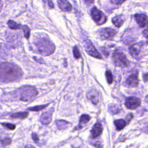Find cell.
<instances>
[{"instance_id":"obj_1","label":"cell","mask_w":148,"mask_h":148,"mask_svg":"<svg viewBox=\"0 0 148 148\" xmlns=\"http://www.w3.org/2000/svg\"><path fill=\"white\" fill-rule=\"evenodd\" d=\"M22 72L16 65L10 62H2L1 65V82H12L20 78Z\"/></svg>"},{"instance_id":"obj_24","label":"cell","mask_w":148,"mask_h":148,"mask_svg":"<svg viewBox=\"0 0 148 148\" xmlns=\"http://www.w3.org/2000/svg\"><path fill=\"white\" fill-rule=\"evenodd\" d=\"M23 30L24 32V36L26 39H28L29 38L30 35V29L29 27L27 25H24L23 26Z\"/></svg>"},{"instance_id":"obj_20","label":"cell","mask_w":148,"mask_h":148,"mask_svg":"<svg viewBox=\"0 0 148 148\" xmlns=\"http://www.w3.org/2000/svg\"><path fill=\"white\" fill-rule=\"evenodd\" d=\"M8 25L9 27L12 29H18L23 28V26H21L20 24H17L13 20H9L8 21Z\"/></svg>"},{"instance_id":"obj_6","label":"cell","mask_w":148,"mask_h":148,"mask_svg":"<svg viewBox=\"0 0 148 148\" xmlns=\"http://www.w3.org/2000/svg\"><path fill=\"white\" fill-rule=\"evenodd\" d=\"M91 14L93 20L98 24H103L107 20L106 17L103 13L98 9L96 7H94L91 10Z\"/></svg>"},{"instance_id":"obj_3","label":"cell","mask_w":148,"mask_h":148,"mask_svg":"<svg viewBox=\"0 0 148 148\" xmlns=\"http://www.w3.org/2000/svg\"><path fill=\"white\" fill-rule=\"evenodd\" d=\"M19 99L23 101H29L34 98L38 94L37 90L31 86H24L18 90Z\"/></svg>"},{"instance_id":"obj_12","label":"cell","mask_w":148,"mask_h":148,"mask_svg":"<svg viewBox=\"0 0 148 148\" xmlns=\"http://www.w3.org/2000/svg\"><path fill=\"white\" fill-rule=\"evenodd\" d=\"M139 79L138 73H134L130 75L126 80V83L131 87H136L138 85Z\"/></svg>"},{"instance_id":"obj_17","label":"cell","mask_w":148,"mask_h":148,"mask_svg":"<svg viewBox=\"0 0 148 148\" xmlns=\"http://www.w3.org/2000/svg\"><path fill=\"white\" fill-rule=\"evenodd\" d=\"M114 124L116 126V128L117 130H123L125 126L126 125V121L123 119H118L114 121Z\"/></svg>"},{"instance_id":"obj_15","label":"cell","mask_w":148,"mask_h":148,"mask_svg":"<svg viewBox=\"0 0 148 148\" xmlns=\"http://www.w3.org/2000/svg\"><path fill=\"white\" fill-rule=\"evenodd\" d=\"M141 43H136L135 45H134L133 46H132L131 47H130L129 49V51L130 53L134 57H136L137 56L139 53L140 52V49H141V45H140Z\"/></svg>"},{"instance_id":"obj_30","label":"cell","mask_w":148,"mask_h":148,"mask_svg":"<svg viewBox=\"0 0 148 148\" xmlns=\"http://www.w3.org/2000/svg\"><path fill=\"white\" fill-rule=\"evenodd\" d=\"M143 79L145 82H148V73H145L143 75Z\"/></svg>"},{"instance_id":"obj_5","label":"cell","mask_w":148,"mask_h":148,"mask_svg":"<svg viewBox=\"0 0 148 148\" xmlns=\"http://www.w3.org/2000/svg\"><path fill=\"white\" fill-rule=\"evenodd\" d=\"M83 45H84L85 50L88 54L96 58H98V59L102 58L101 54L97 51V50L95 49L94 46L92 45V44L89 40L88 39L85 40L84 41Z\"/></svg>"},{"instance_id":"obj_35","label":"cell","mask_w":148,"mask_h":148,"mask_svg":"<svg viewBox=\"0 0 148 148\" xmlns=\"http://www.w3.org/2000/svg\"><path fill=\"white\" fill-rule=\"evenodd\" d=\"M25 148H35V147H33V146H31V145H27Z\"/></svg>"},{"instance_id":"obj_19","label":"cell","mask_w":148,"mask_h":148,"mask_svg":"<svg viewBox=\"0 0 148 148\" xmlns=\"http://www.w3.org/2000/svg\"><path fill=\"white\" fill-rule=\"evenodd\" d=\"M56 124L57 127L60 129V130H62V129H65L66 128L68 127V126L69 125V123L68 121H66L65 120H57L56 121Z\"/></svg>"},{"instance_id":"obj_36","label":"cell","mask_w":148,"mask_h":148,"mask_svg":"<svg viewBox=\"0 0 148 148\" xmlns=\"http://www.w3.org/2000/svg\"><path fill=\"white\" fill-rule=\"evenodd\" d=\"M146 43L148 45V36L147 37V40H146Z\"/></svg>"},{"instance_id":"obj_21","label":"cell","mask_w":148,"mask_h":148,"mask_svg":"<svg viewBox=\"0 0 148 148\" xmlns=\"http://www.w3.org/2000/svg\"><path fill=\"white\" fill-rule=\"evenodd\" d=\"M90 119H91L90 116H88V114H82L80 117L79 125H80V127H82V124L84 125L90 121Z\"/></svg>"},{"instance_id":"obj_34","label":"cell","mask_w":148,"mask_h":148,"mask_svg":"<svg viewBox=\"0 0 148 148\" xmlns=\"http://www.w3.org/2000/svg\"><path fill=\"white\" fill-rule=\"evenodd\" d=\"M98 146H102L101 145V144L100 143H97L96 144H95V146L97 147V148H99V147H98Z\"/></svg>"},{"instance_id":"obj_14","label":"cell","mask_w":148,"mask_h":148,"mask_svg":"<svg viewBox=\"0 0 148 148\" xmlns=\"http://www.w3.org/2000/svg\"><path fill=\"white\" fill-rule=\"evenodd\" d=\"M57 3L60 9L63 12H69L72 9L71 4L67 1H57Z\"/></svg>"},{"instance_id":"obj_23","label":"cell","mask_w":148,"mask_h":148,"mask_svg":"<svg viewBox=\"0 0 148 148\" xmlns=\"http://www.w3.org/2000/svg\"><path fill=\"white\" fill-rule=\"evenodd\" d=\"M49 104H47V105H40V106H34V107H31V108H28L27 109L29 110H31V111H35V112H36V111H40L43 109H45L47 106H48Z\"/></svg>"},{"instance_id":"obj_18","label":"cell","mask_w":148,"mask_h":148,"mask_svg":"<svg viewBox=\"0 0 148 148\" xmlns=\"http://www.w3.org/2000/svg\"><path fill=\"white\" fill-rule=\"evenodd\" d=\"M28 115V113L27 112H17L15 113L12 114L10 117L14 119H23L26 118Z\"/></svg>"},{"instance_id":"obj_2","label":"cell","mask_w":148,"mask_h":148,"mask_svg":"<svg viewBox=\"0 0 148 148\" xmlns=\"http://www.w3.org/2000/svg\"><path fill=\"white\" fill-rule=\"evenodd\" d=\"M38 51L45 56H49L52 54L55 49L54 44L49 39L47 35L43 36L42 35L35 38L34 42Z\"/></svg>"},{"instance_id":"obj_22","label":"cell","mask_w":148,"mask_h":148,"mask_svg":"<svg viewBox=\"0 0 148 148\" xmlns=\"http://www.w3.org/2000/svg\"><path fill=\"white\" fill-rule=\"evenodd\" d=\"M108 111L111 114H115L119 112V109L116 105L110 104L108 106Z\"/></svg>"},{"instance_id":"obj_25","label":"cell","mask_w":148,"mask_h":148,"mask_svg":"<svg viewBox=\"0 0 148 148\" xmlns=\"http://www.w3.org/2000/svg\"><path fill=\"white\" fill-rule=\"evenodd\" d=\"M106 77L107 79V82L108 84H111L113 82V76L112 72L110 71H106Z\"/></svg>"},{"instance_id":"obj_4","label":"cell","mask_w":148,"mask_h":148,"mask_svg":"<svg viewBox=\"0 0 148 148\" xmlns=\"http://www.w3.org/2000/svg\"><path fill=\"white\" fill-rule=\"evenodd\" d=\"M112 59L114 64L116 66L125 68L129 65V61L125 55L121 52L118 51H114L112 55Z\"/></svg>"},{"instance_id":"obj_13","label":"cell","mask_w":148,"mask_h":148,"mask_svg":"<svg viewBox=\"0 0 148 148\" xmlns=\"http://www.w3.org/2000/svg\"><path fill=\"white\" fill-rule=\"evenodd\" d=\"M102 130H103V128L102 125L100 123H97L96 124H95V125L93 126L91 131L92 138H96L102 134Z\"/></svg>"},{"instance_id":"obj_10","label":"cell","mask_w":148,"mask_h":148,"mask_svg":"<svg viewBox=\"0 0 148 148\" xmlns=\"http://www.w3.org/2000/svg\"><path fill=\"white\" fill-rule=\"evenodd\" d=\"M53 111L54 108H52L48 111L43 112L40 117V121L44 125H48L51 121V116Z\"/></svg>"},{"instance_id":"obj_27","label":"cell","mask_w":148,"mask_h":148,"mask_svg":"<svg viewBox=\"0 0 148 148\" xmlns=\"http://www.w3.org/2000/svg\"><path fill=\"white\" fill-rule=\"evenodd\" d=\"M2 125L5 126V127H6L7 128H8L9 130H14L16 127V125L14 124H10V123H2Z\"/></svg>"},{"instance_id":"obj_7","label":"cell","mask_w":148,"mask_h":148,"mask_svg":"<svg viewBox=\"0 0 148 148\" xmlns=\"http://www.w3.org/2000/svg\"><path fill=\"white\" fill-rule=\"evenodd\" d=\"M99 32L101 38L103 40L111 39L116 34V31L114 29L110 28H102Z\"/></svg>"},{"instance_id":"obj_8","label":"cell","mask_w":148,"mask_h":148,"mask_svg":"<svg viewBox=\"0 0 148 148\" xmlns=\"http://www.w3.org/2000/svg\"><path fill=\"white\" fill-rule=\"evenodd\" d=\"M125 105L127 108L134 110L140 105V101L139 99L135 97H128L125 99Z\"/></svg>"},{"instance_id":"obj_31","label":"cell","mask_w":148,"mask_h":148,"mask_svg":"<svg viewBox=\"0 0 148 148\" xmlns=\"http://www.w3.org/2000/svg\"><path fill=\"white\" fill-rule=\"evenodd\" d=\"M132 117H133L132 114L130 113V114H128L127 115V117H126V120L128 121V122H129V121L132 119Z\"/></svg>"},{"instance_id":"obj_37","label":"cell","mask_w":148,"mask_h":148,"mask_svg":"<svg viewBox=\"0 0 148 148\" xmlns=\"http://www.w3.org/2000/svg\"><path fill=\"white\" fill-rule=\"evenodd\" d=\"M147 128H148V127H147Z\"/></svg>"},{"instance_id":"obj_9","label":"cell","mask_w":148,"mask_h":148,"mask_svg":"<svg viewBox=\"0 0 148 148\" xmlns=\"http://www.w3.org/2000/svg\"><path fill=\"white\" fill-rule=\"evenodd\" d=\"M87 98L91 101L93 104L96 105L99 102L101 96L98 91L95 88H92L87 92Z\"/></svg>"},{"instance_id":"obj_29","label":"cell","mask_w":148,"mask_h":148,"mask_svg":"<svg viewBox=\"0 0 148 148\" xmlns=\"http://www.w3.org/2000/svg\"><path fill=\"white\" fill-rule=\"evenodd\" d=\"M32 139L34 140V141L35 142V143H38V141H39V138H38V136L35 133H33L32 134Z\"/></svg>"},{"instance_id":"obj_32","label":"cell","mask_w":148,"mask_h":148,"mask_svg":"<svg viewBox=\"0 0 148 148\" xmlns=\"http://www.w3.org/2000/svg\"><path fill=\"white\" fill-rule=\"evenodd\" d=\"M112 3H116V5H120L122 3H123L124 1H110Z\"/></svg>"},{"instance_id":"obj_33","label":"cell","mask_w":148,"mask_h":148,"mask_svg":"<svg viewBox=\"0 0 148 148\" xmlns=\"http://www.w3.org/2000/svg\"><path fill=\"white\" fill-rule=\"evenodd\" d=\"M46 2H47L48 5L50 8H54V5H53V3L51 1H47Z\"/></svg>"},{"instance_id":"obj_28","label":"cell","mask_w":148,"mask_h":148,"mask_svg":"<svg viewBox=\"0 0 148 148\" xmlns=\"http://www.w3.org/2000/svg\"><path fill=\"white\" fill-rule=\"evenodd\" d=\"M11 142V140L9 138H4L3 140H1V144L3 146H7L9 145Z\"/></svg>"},{"instance_id":"obj_26","label":"cell","mask_w":148,"mask_h":148,"mask_svg":"<svg viewBox=\"0 0 148 148\" xmlns=\"http://www.w3.org/2000/svg\"><path fill=\"white\" fill-rule=\"evenodd\" d=\"M73 56H74V57H75V58L78 59V58H80L81 54H80V51H79V49L77 48V46H75V47H73Z\"/></svg>"},{"instance_id":"obj_11","label":"cell","mask_w":148,"mask_h":148,"mask_svg":"<svg viewBox=\"0 0 148 148\" xmlns=\"http://www.w3.org/2000/svg\"><path fill=\"white\" fill-rule=\"evenodd\" d=\"M136 21L140 27H144L148 24V17L145 14H135L134 16Z\"/></svg>"},{"instance_id":"obj_16","label":"cell","mask_w":148,"mask_h":148,"mask_svg":"<svg viewBox=\"0 0 148 148\" xmlns=\"http://www.w3.org/2000/svg\"><path fill=\"white\" fill-rule=\"evenodd\" d=\"M112 23L116 27H120L123 23H124V19L123 18L122 15H117L113 17L112 18Z\"/></svg>"}]
</instances>
